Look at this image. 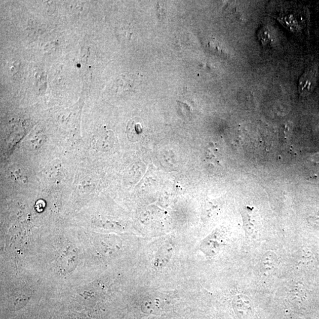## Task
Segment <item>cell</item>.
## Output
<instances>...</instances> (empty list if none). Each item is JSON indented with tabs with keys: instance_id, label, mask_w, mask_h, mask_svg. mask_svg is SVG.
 I'll list each match as a JSON object with an SVG mask.
<instances>
[{
	"instance_id": "1",
	"label": "cell",
	"mask_w": 319,
	"mask_h": 319,
	"mask_svg": "<svg viewBox=\"0 0 319 319\" xmlns=\"http://www.w3.org/2000/svg\"><path fill=\"white\" fill-rule=\"evenodd\" d=\"M317 82V69L314 66L306 69L299 80V91L301 95H309L314 91Z\"/></svg>"
},
{
	"instance_id": "2",
	"label": "cell",
	"mask_w": 319,
	"mask_h": 319,
	"mask_svg": "<svg viewBox=\"0 0 319 319\" xmlns=\"http://www.w3.org/2000/svg\"><path fill=\"white\" fill-rule=\"evenodd\" d=\"M233 306L237 315L241 319H250L253 314L251 301L244 294H239L234 297Z\"/></svg>"
},
{
	"instance_id": "3",
	"label": "cell",
	"mask_w": 319,
	"mask_h": 319,
	"mask_svg": "<svg viewBox=\"0 0 319 319\" xmlns=\"http://www.w3.org/2000/svg\"><path fill=\"white\" fill-rule=\"evenodd\" d=\"M140 82V78L137 75H123L116 80L113 89L117 93H131L135 91Z\"/></svg>"
},
{
	"instance_id": "4",
	"label": "cell",
	"mask_w": 319,
	"mask_h": 319,
	"mask_svg": "<svg viewBox=\"0 0 319 319\" xmlns=\"http://www.w3.org/2000/svg\"><path fill=\"white\" fill-rule=\"evenodd\" d=\"M278 257L275 252L269 251L264 253L260 262V271L262 275L269 277L275 273L278 266Z\"/></svg>"
},
{
	"instance_id": "5",
	"label": "cell",
	"mask_w": 319,
	"mask_h": 319,
	"mask_svg": "<svg viewBox=\"0 0 319 319\" xmlns=\"http://www.w3.org/2000/svg\"><path fill=\"white\" fill-rule=\"evenodd\" d=\"M161 308L160 301L155 298H149L143 301L142 310L144 313L149 314H155Z\"/></svg>"
},
{
	"instance_id": "6",
	"label": "cell",
	"mask_w": 319,
	"mask_h": 319,
	"mask_svg": "<svg viewBox=\"0 0 319 319\" xmlns=\"http://www.w3.org/2000/svg\"><path fill=\"white\" fill-rule=\"evenodd\" d=\"M171 251H172V249L170 248L169 246H162V247L160 249L157 257H156V264L162 266L166 264L168 260H169L171 255Z\"/></svg>"
},
{
	"instance_id": "7",
	"label": "cell",
	"mask_w": 319,
	"mask_h": 319,
	"mask_svg": "<svg viewBox=\"0 0 319 319\" xmlns=\"http://www.w3.org/2000/svg\"><path fill=\"white\" fill-rule=\"evenodd\" d=\"M206 158L210 161L220 164L221 154L219 153L218 149L215 146L211 145L207 147L206 150Z\"/></svg>"
}]
</instances>
